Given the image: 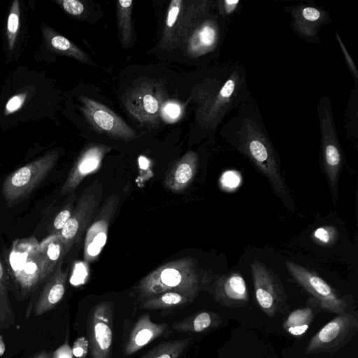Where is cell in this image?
Wrapping results in <instances>:
<instances>
[{
  "instance_id": "obj_1",
  "label": "cell",
  "mask_w": 358,
  "mask_h": 358,
  "mask_svg": "<svg viewBox=\"0 0 358 358\" xmlns=\"http://www.w3.org/2000/svg\"><path fill=\"white\" fill-rule=\"evenodd\" d=\"M227 141L245 155L268 178L273 191L287 201L289 192L282 178L274 148L258 108L249 99L222 127Z\"/></svg>"
},
{
  "instance_id": "obj_2",
  "label": "cell",
  "mask_w": 358,
  "mask_h": 358,
  "mask_svg": "<svg viewBox=\"0 0 358 358\" xmlns=\"http://www.w3.org/2000/svg\"><path fill=\"white\" fill-rule=\"evenodd\" d=\"M7 266L20 299L28 297L46 281L41 268L39 243L35 237L17 239L13 243Z\"/></svg>"
},
{
  "instance_id": "obj_3",
  "label": "cell",
  "mask_w": 358,
  "mask_h": 358,
  "mask_svg": "<svg viewBox=\"0 0 358 358\" xmlns=\"http://www.w3.org/2000/svg\"><path fill=\"white\" fill-rule=\"evenodd\" d=\"M199 291L197 273L190 260L170 262L157 268L138 285V292L148 298L166 292L180 293L194 299Z\"/></svg>"
},
{
  "instance_id": "obj_4",
  "label": "cell",
  "mask_w": 358,
  "mask_h": 358,
  "mask_svg": "<svg viewBox=\"0 0 358 358\" xmlns=\"http://www.w3.org/2000/svg\"><path fill=\"white\" fill-rule=\"evenodd\" d=\"M248 98L244 69L230 66L220 89L209 96L198 112V120L203 127L215 129L226 114Z\"/></svg>"
},
{
  "instance_id": "obj_5",
  "label": "cell",
  "mask_w": 358,
  "mask_h": 358,
  "mask_svg": "<svg viewBox=\"0 0 358 358\" xmlns=\"http://www.w3.org/2000/svg\"><path fill=\"white\" fill-rule=\"evenodd\" d=\"M59 156L57 150H52L9 175L2 186L7 205L12 206L31 193L51 171Z\"/></svg>"
},
{
  "instance_id": "obj_6",
  "label": "cell",
  "mask_w": 358,
  "mask_h": 358,
  "mask_svg": "<svg viewBox=\"0 0 358 358\" xmlns=\"http://www.w3.org/2000/svg\"><path fill=\"white\" fill-rule=\"evenodd\" d=\"M358 331V320L348 310L338 314L310 339L304 353L332 354L348 343Z\"/></svg>"
},
{
  "instance_id": "obj_7",
  "label": "cell",
  "mask_w": 358,
  "mask_h": 358,
  "mask_svg": "<svg viewBox=\"0 0 358 358\" xmlns=\"http://www.w3.org/2000/svg\"><path fill=\"white\" fill-rule=\"evenodd\" d=\"M164 96V90L159 84L147 80L129 90L122 102L128 113L141 124L154 126L160 117Z\"/></svg>"
},
{
  "instance_id": "obj_8",
  "label": "cell",
  "mask_w": 358,
  "mask_h": 358,
  "mask_svg": "<svg viewBox=\"0 0 358 358\" xmlns=\"http://www.w3.org/2000/svg\"><path fill=\"white\" fill-rule=\"evenodd\" d=\"M324 97L318 105L322 135V155L325 173L334 199H337V182L342 165V154L334 129L331 108Z\"/></svg>"
},
{
  "instance_id": "obj_9",
  "label": "cell",
  "mask_w": 358,
  "mask_h": 358,
  "mask_svg": "<svg viewBox=\"0 0 358 358\" xmlns=\"http://www.w3.org/2000/svg\"><path fill=\"white\" fill-rule=\"evenodd\" d=\"M251 271L257 302L268 316L273 317L285 307L286 295L282 287L265 264L254 261Z\"/></svg>"
},
{
  "instance_id": "obj_10",
  "label": "cell",
  "mask_w": 358,
  "mask_h": 358,
  "mask_svg": "<svg viewBox=\"0 0 358 358\" xmlns=\"http://www.w3.org/2000/svg\"><path fill=\"white\" fill-rule=\"evenodd\" d=\"M113 304L104 301L90 312L88 341L91 358H110L113 341Z\"/></svg>"
},
{
  "instance_id": "obj_11",
  "label": "cell",
  "mask_w": 358,
  "mask_h": 358,
  "mask_svg": "<svg viewBox=\"0 0 358 358\" xmlns=\"http://www.w3.org/2000/svg\"><path fill=\"white\" fill-rule=\"evenodd\" d=\"M285 265L294 280L314 296L321 308L337 315L348 310L347 302L320 276L289 261H286Z\"/></svg>"
},
{
  "instance_id": "obj_12",
  "label": "cell",
  "mask_w": 358,
  "mask_h": 358,
  "mask_svg": "<svg viewBox=\"0 0 358 358\" xmlns=\"http://www.w3.org/2000/svg\"><path fill=\"white\" fill-rule=\"evenodd\" d=\"M81 110L97 131L122 140L136 137V133L120 116L105 105L87 96H81Z\"/></svg>"
},
{
  "instance_id": "obj_13",
  "label": "cell",
  "mask_w": 358,
  "mask_h": 358,
  "mask_svg": "<svg viewBox=\"0 0 358 358\" xmlns=\"http://www.w3.org/2000/svg\"><path fill=\"white\" fill-rule=\"evenodd\" d=\"M217 19H207L193 31L187 43L189 56L200 57L215 50L222 34Z\"/></svg>"
},
{
  "instance_id": "obj_14",
  "label": "cell",
  "mask_w": 358,
  "mask_h": 358,
  "mask_svg": "<svg viewBox=\"0 0 358 358\" xmlns=\"http://www.w3.org/2000/svg\"><path fill=\"white\" fill-rule=\"evenodd\" d=\"M220 305L228 308H239L248 304V293L243 278L236 273L222 278L217 282L214 294Z\"/></svg>"
},
{
  "instance_id": "obj_15",
  "label": "cell",
  "mask_w": 358,
  "mask_h": 358,
  "mask_svg": "<svg viewBox=\"0 0 358 358\" xmlns=\"http://www.w3.org/2000/svg\"><path fill=\"white\" fill-rule=\"evenodd\" d=\"M165 323H155L148 314L141 315L132 328L124 347V354H134L161 336L167 329Z\"/></svg>"
},
{
  "instance_id": "obj_16",
  "label": "cell",
  "mask_w": 358,
  "mask_h": 358,
  "mask_svg": "<svg viewBox=\"0 0 358 358\" xmlns=\"http://www.w3.org/2000/svg\"><path fill=\"white\" fill-rule=\"evenodd\" d=\"M66 278L67 273L62 269L60 263L45 281L34 306V315L39 316L50 310L62 300Z\"/></svg>"
},
{
  "instance_id": "obj_17",
  "label": "cell",
  "mask_w": 358,
  "mask_h": 358,
  "mask_svg": "<svg viewBox=\"0 0 358 358\" xmlns=\"http://www.w3.org/2000/svg\"><path fill=\"white\" fill-rule=\"evenodd\" d=\"M109 150L110 148L102 145H93L87 148L69 175L62 189V194L72 191L85 175L96 169L105 153Z\"/></svg>"
},
{
  "instance_id": "obj_18",
  "label": "cell",
  "mask_w": 358,
  "mask_h": 358,
  "mask_svg": "<svg viewBox=\"0 0 358 358\" xmlns=\"http://www.w3.org/2000/svg\"><path fill=\"white\" fill-rule=\"evenodd\" d=\"M90 215V199L85 196L78 203L61 231L58 234L65 248V253L80 237Z\"/></svg>"
},
{
  "instance_id": "obj_19",
  "label": "cell",
  "mask_w": 358,
  "mask_h": 358,
  "mask_svg": "<svg viewBox=\"0 0 358 358\" xmlns=\"http://www.w3.org/2000/svg\"><path fill=\"white\" fill-rule=\"evenodd\" d=\"M41 257V268L47 280L57 266L62 263V257L66 255L64 243L59 234H52L39 243Z\"/></svg>"
},
{
  "instance_id": "obj_20",
  "label": "cell",
  "mask_w": 358,
  "mask_h": 358,
  "mask_svg": "<svg viewBox=\"0 0 358 358\" xmlns=\"http://www.w3.org/2000/svg\"><path fill=\"white\" fill-rule=\"evenodd\" d=\"M222 323V320L220 315L212 311L203 310L174 322L173 329L180 332L199 333L218 328Z\"/></svg>"
},
{
  "instance_id": "obj_21",
  "label": "cell",
  "mask_w": 358,
  "mask_h": 358,
  "mask_svg": "<svg viewBox=\"0 0 358 358\" xmlns=\"http://www.w3.org/2000/svg\"><path fill=\"white\" fill-rule=\"evenodd\" d=\"M42 30L46 43L51 50L73 57L83 63H90L88 55L68 38L46 25L43 27Z\"/></svg>"
},
{
  "instance_id": "obj_22",
  "label": "cell",
  "mask_w": 358,
  "mask_h": 358,
  "mask_svg": "<svg viewBox=\"0 0 358 358\" xmlns=\"http://www.w3.org/2000/svg\"><path fill=\"white\" fill-rule=\"evenodd\" d=\"M197 160L196 154L189 152L176 163L168 177L170 188L181 189L190 182L196 171Z\"/></svg>"
},
{
  "instance_id": "obj_23",
  "label": "cell",
  "mask_w": 358,
  "mask_h": 358,
  "mask_svg": "<svg viewBox=\"0 0 358 358\" xmlns=\"http://www.w3.org/2000/svg\"><path fill=\"white\" fill-rule=\"evenodd\" d=\"M315 307L306 306L291 312L283 324L285 331L296 337L303 335L314 319Z\"/></svg>"
},
{
  "instance_id": "obj_24",
  "label": "cell",
  "mask_w": 358,
  "mask_h": 358,
  "mask_svg": "<svg viewBox=\"0 0 358 358\" xmlns=\"http://www.w3.org/2000/svg\"><path fill=\"white\" fill-rule=\"evenodd\" d=\"M190 298L176 292H166L148 297L141 305L146 310L169 309L192 302Z\"/></svg>"
},
{
  "instance_id": "obj_25",
  "label": "cell",
  "mask_w": 358,
  "mask_h": 358,
  "mask_svg": "<svg viewBox=\"0 0 358 358\" xmlns=\"http://www.w3.org/2000/svg\"><path fill=\"white\" fill-rule=\"evenodd\" d=\"M15 317L8 297L6 272L0 259V329L12 327Z\"/></svg>"
},
{
  "instance_id": "obj_26",
  "label": "cell",
  "mask_w": 358,
  "mask_h": 358,
  "mask_svg": "<svg viewBox=\"0 0 358 358\" xmlns=\"http://www.w3.org/2000/svg\"><path fill=\"white\" fill-rule=\"evenodd\" d=\"M133 1H117L116 3L117 27L120 38L124 47L127 48L132 38L131 13Z\"/></svg>"
},
{
  "instance_id": "obj_27",
  "label": "cell",
  "mask_w": 358,
  "mask_h": 358,
  "mask_svg": "<svg viewBox=\"0 0 358 358\" xmlns=\"http://www.w3.org/2000/svg\"><path fill=\"white\" fill-rule=\"evenodd\" d=\"M189 342V338L164 342L152 348L141 358H179Z\"/></svg>"
},
{
  "instance_id": "obj_28",
  "label": "cell",
  "mask_w": 358,
  "mask_h": 358,
  "mask_svg": "<svg viewBox=\"0 0 358 358\" xmlns=\"http://www.w3.org/2000/svg\"><path fill=\"white\" fill-rule=\"evenodd\" d=\"M20 8L18 0L13 1L8 16L6 36L8 48L12 51L15 47L20 29Z\"/></svg>"
},
{
  "instance_id": "obj_29",
  "label": "cell",
  "mask_w": 358,
  "mask_h": 358,
  "mask_svg": "<svg viewBox=\"0 0 358 358\" xmlns=\"http://www.w3.org/2000/svg\"><path fill=\"white\" fill-rule=\"evenodd\" d=\"M182 4V1L181 0H173L169 4L162 38L164 43L171 39L172 31L180 12Z\"/></svg>"
},
{
  "instance_id": "obj_30",
  "label": "cell",
  "mask_w": 358,
  "mask_h": 358,
  "mask_svg": "<svg viewBox=\"0 0 358 358\" xmlns=\"http://www.w3.org/2000/svg\"><path fill=\"white\" fill-rule=\"evenodd\" d=\"M182 115V106L174 101H164L160 117L166 122L173 123L177 121Z\"/></svg>"
},
{
  "instance_id": "obj_31",
  "label": "cell",
  "mask_w": 358,
  "mask_h": 358,
  "mask_svg": "<svg viewBox=\"0 0 358 358\" xmlns=\"http://www.w3.org/2000/svg\"><path fill=\"white\" fill-rule=\"evenodd\" d=\"M299 15L301 18L299 20H303L306 23H318L323 21L322 13L317 8L312 6L303 7Z\"/></svg>"
},
{
  "instance_id": "obj_32",
  "label": "cell",
  "mask_w": 358,
  "mask_h": 358,
  "mask_svg": "<svg viewBox=\"0 0 358 358\" xmlns=\"http://www.w3.org/2000/svg\"><path fill=\"white\" fill-rule=\"evenodd\" d=\"M57 3L69 15L79 16L85 10L83 3L78 0H59Z\"/></svg>"
},
{
  "instance_id": "obj_33",
  "label": "cell",
  "mask_w": 358,
  "mask_h": 358,
  "mask_svg": "<svg viewBox=\"0 0 358 358\" xmlns=\"http://www.w3.org/2000/svg\"><path fill=\"white\" fill-rule=\"evenodd\" d=\"M27 93H20L12 96L6 103L5 107V115L11 114L18 110L24 104Z\"/></svg>"
},
{
  "instance_id": "obj_34",
  "label": "cell",
  "mask_w": 358,
  "mask_h": 358,
  "mask_svg": "<svg viewBox=\"0 0 358 358\" xmlns=\"http://www.w3.org/2000/svg\"><path fill=\"white\" fill-rule=\"evenodd\" d=\"M71 213V206H68L56 215L53 220L52 227L55 231L53 234H59L61 231L67 221L69 220Z\"/></svg>"
},
{
  "instance_id": "obj_35",
  "label": "cell",
  "mask_w": 358,
  "mask_h": 358,
  "mask_svg": "<svg viewBox=\"0 0 358 358\" xmlns=\"http://www.w3.org/2000/svg\"><path fill=\"white\" fill-rule=\"evenodd\" d=\"M72 352L76 358H85L89 349V341L85 336L78 337L71 348Z\"/></svg>"
},
{
  "instance_id": "obj_36",
  "label": "cell",
  "mask_w": 358,
  "mask_h": 358,
  "mask_svg": "<svg viewBox=\"0 0 358 358\" xmlns=\"http://www.w3.org/2000/svg\"><path fill=\"white\" fill-rule=\"evenodd\" d=\"M334 232L330 228L320 227L314 231V237L322 243H329L334 238Z\"/></svg>"
},
{
  "instance_id": "obj_37",
  "label": "cell",
  "mask_w": 358,
  "mask_h": 358,
  "mask_svg": "<svg viewBox=\"0 0 358 358\" xmlns=\"http://www.w3.org/2000/svg\"><path fill=\"white\" fill-rule=\"evenodd\" d=\"M52 358H73L72 349L67 339L52 353Z\"/></svg>"
},
{
  "instance_id": "obj_38",
  "label": "cell",
  "mask_w": 358,
  "mask_h": 358,
  "mask_svg": "<svg viewBox=\"0 0 358 358\" xmlns=\"http://www.w3.org/2000/svg\"><path fill=\"white\" fill-rule=\"evenodd\" d=\"M240 3L238 0L231 1L224 0L221 1L222 6H220V8L222 17H227L233 13L237 8L238 3Z\"/></svg>"
},
{
  "instance_id": "obj_39",
  "label": "cell",
  "mask_w": 358,
  "mask_h": 358,
  "mask_svg": "<svg viewBox=\"0 0 358 358\" xmlns=\"http://www.w3.org/2000/svg\"><path fill=\"white\" fill-rule=\"evenodd\" d=\"M223 176V183L227 187H234L239 182L238 177L232 171L227 172Z\"/></svg>"
},
{
  "instance_id": "obj_40",
  "label": "cell",
  "mask_w": 358,
  "mask_h": 358,
  "mask_svg": "<svg viewBox=\"0 0 358 358\" xmlns=\"http://www.w3.org/2000/svg\"><path fill=\"white\" fill-rule=\"evenodd\" d=\"M106 239V234L103 232H100L95 236V238H94V242L92 243L101 248L105 244Z\"/></svg>"
},
{
  "instance_id": "obj_41",
  "label": "cell",
  "mask_w": 358,
  "mask_h": 358,
  "mask_svg": "<svg viewBox=\"0 0 358 358\" xmlns=\"http://www.w3.org/2000/svg\"><path fill=\"white\" fill-rule=\"evenodd\" d=\"M100 250V248L97 245H94V243H91L87 247V252L89 255H96L99 253Z\"/></svg>"
},
{
  "instance_id": "obj_42",
  "label": "cell",
  "mask_w": 358,
  "mask_h": 358,
  "mask_svg": "<svg viewBox=\"0 0 358 358\" xmlns=\"http://www.w3.org/2000/svg\"><path fill=\"white\" fill-rule=\"evenodd\" d=\"M33 358H52V354L47 351H41Z\"/></svg>"
},
{
  "instance_id": "obj_43",
  "label": "cell",
  "mask_w": 358,
  "mask_h": 358,
  "mask_svg": "<svg viewBox=\"0 0 358 358\" xmlns=\"http://www.w3.org/2000/svg\"><path fill=\"white\" fill-rule=\"evenodd\" d=\"M5 350H6V345H5L3 340L0 337V357L4 354Z\"/></svg>"
}]
</instances>
